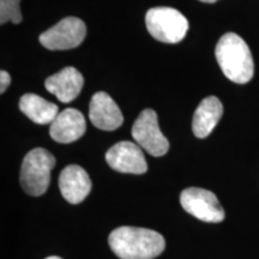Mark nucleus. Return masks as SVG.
Segmentation results:
<instances>
[{
    "mask_svg": "<svg viewBox=\"0 0 259 259\" xmlns=\"http://www.w3.org/2000/svg\"><path fill=\"white\" fill-rule=\"evenodd\" d=\"M56 166V157L44 148H35L25 155L21 167L22 189L30 196H41L51 183V171Z\"/></svg>",
    "mask_w": 259,
    "mask_h": 259,
    "instance_id": "3",
    "label": "nucleus"
},
{
    "mask_svg": "<svg viewBox=\"0 0 259 259\" xmlns=\"http://www.w3.org/2000/svg\"><path fill=\"white\" fill-rule=\"evenodd\" d=\"M199 2L208 3V4H212V3H216V2H218V0H199Z\"/></svg>",
    "mask_w": 259,
    "mask_h": 259,
    "instance_id": "17",
    "label": "nucleus"
},
{
    "mask_svg": "<svg viewBox=\"0 0 259 259\" xmlns=\"http://www.w3.org/2000/svg\"><path fill=\"white\" fill-rule=\"evenodd\" d=\"M223 114V106L216 96H208L194 112L192 131L197 138H206L219 124Z\"/></svg>",
    "mask_w": 259,
    "mask_h": 259,
    "instance_id": "13",
    "label": "nucleus"
},
{
    "mask_svg": "<svg viewBox=\"0 0 259 259\" xmlns=\"http://www.w3.org/2000/svg\"><path fill=\"white\" fill-rule=\"evenodd\" d=\"M10 83H11V77H10L9 72H6L5 70H2V72H0V93L4 94L6 89L9 88Z\"/></svg>",
    "mask_w": 259,
    "mask_h": 259,
    "instance_id": "16",
    "label": "nucleus"
},
{
    "mask_svg": "<svg viewBox=\"0 0 259 259\" xmlns=\"http://www.w3.org/2000/svg\"><path fill=\"white\" fill-rule=\"evenodd\" d=\"M87 35L85 23L77 17H66L40 35V42L50 51H67L78 47Z\"/></svg>",
    "mask_w": 259,
    "mask_h": 259,
    "instance_id": "7",
    "label": "nucleus"
},
{
    "mask_svg": "<svg viewBox=\"0 0 259 259\" xmlns=\"http://www.w3.org/2000/svg\"><path fill=\"white\" fill-rule=\"evenodd\" d=\"M19 3L21 0H0V23H21L22 12L19 9Z\"/></svg>",
    "mask_w": 259,
    "mask_h": 259,
    "instance_id": "15",
    "label": "nucleus"
},
{
    "mask_svg": "<svg viewBox=\"0 0 259 259\" xmlns=\"http://www.w3.org/2000/svg\"><path fill=\"white\" fill-rule=\"evenodd\" d=\"M108 166L116 171L128 174H144L148 170L143 150L132 142H119L106 153Z\"/></svg>",
    "mask_w": 259,
    "mask_h": 259,
    "instance_id": "8",
    "label": "nucleus"
},
{
    "mask_svg": "<svg viewBox=\"0 0 259 259\" xmlns=\"http://www.w3.org/2000/svg\"><path fill=\"white\" fill-rule=\"evenodd\" d=\"M180 204L185 211L200 221L219 223L226 218L218 197L209 190L189 187L181 192Z\"/></svg>",
    "mask_w": 259,
    "mask_h": 259,
    "instance_id": "6",
    "label": "nucleus"
},
{
    "mask_svg": "<svg viewBox=\"0 0 259 259\" xmlns=\"http://www.w3.org/2000/svg\"><path fill=\"white\" fill-rule=\"evenodd\" d=\"M59 189L67 202L78 204L83 202L92 191V180L82 167L70 164L61 170Z\"/></svg>",
    "mask_w": 259,
    "mask_h": 259,
    "instance_id": "11",
    "label": "nucleus"
},
{
    "mask_svg": "<svg viewBox=\"0 0 259 259\" xmlns=\"http://www.w3.org/2000/svg\"><path fill=\"white\" fill-rule=\"evenodd\" d=\"M132 137L151 156L160 157L169 150V142L161 132L154 109H144L132 126Z\"/></svg>",
    "mask_w": 259,
    "mask_h": 259,
    "instance_id": "5",
    "label": "nucleus"
},
{
    "mask_svg": "<svg viewBox=\"0 0 259 259\" xmlns=\"http://www.w3.org/2000/svg\"><path fill=\"white\" fill-rule=\"evenodd\" d=\"M111 250L120 259H154L166 247L160 233L138 227H119L109 234Z\"/></svg>",
    "mask_w": 259,
    "mask_h": 259,
    "instance_id": "1",
    "label": "nucleus"
},
{
    "mask_svg": "<svg viewBox=\"0 0 259 259\" xmlns=\"http://www.w3.org/2000/svg\"><path fill=\"white\" fill-rule=\"evenodd\" d=\"M19 109L31 121L38 125L52 124L59 114V108L57 105L47 101L36 94H25L22 96L19 100Z\"/></svg>",
    "mask_w": 259,
    "mask_h": 259,
    "instance_id": "14",
    "label": "nucleus"
},
{
    "mask_svg": "<svg viewBox=\"0 0 259 259\" xmlns=\"http://www.w3.org/2000/svg\"><path fill=\"white\" fill-rule=\"evenodd\" d=\"M216 60L225 76L238 84L248 83L254 73V63L247 44L234 32H227L215 48Z\"/></svg>",
    "mask_w": 259,
    "mask_h": 259,
    "instance_id": "2",
    "label": "nucleus"
},
{
    "mask_svg": "<svg viewBox=\"0 0 259 259\" xmlns=\"http://www.w3.org/2000/svg\"><path fill=\"white\" fill-rule=\"evenodd\" d=\"M85 130V119L82 113L74 108H66L51 124L50 135L58 143L69 144L78 141Z\"/></svg>",
    "mask_w": 259,
    "mask_h": 259,
    "instance_id": "10",
    "label": "nucleus"
},
{
    "mask_svg": "<svg viewBox=\"0 0 259 259\" xmlns=\"http://www.w3.org/2000/svg\"><path fill=\"white\" fill-rule=\"evenodd\" d=\"M46 259H63V258H60V257H57V255H52V257H47Z\"/></svg>",
    "mask_w": 259,
    "mask_h": 259,
    "instance_id": "18",
    "label": "nucleus"
},
{
    "mask_svg": "<svg viewBox=\"0 0 259 259\" xmlns=\"http://www.w3.org/2000/svg\"><path fill=\"white\" fill-rule=\"evenodd\" d=\"M145 24L149 34L163 44H178L189 31V21L185 16L177 9L166 6L149 10L145 15Z\"/></svg>",
    "mask_w": 259,
    "mask_h": 259,
    "instance_id": "4",
    "label": "nucleus"
},
{
    "mask_svg": "<svg viewBox=\"0 0 259 259\" xmlns=\"http://www.w3.org/2000/svg\"><path fill=\"white\" fill-rule=\"evenodd\" d=\"M84 78L82 73L72 66H67L59 72L48 77L45 82L47 92H50L63 103L73 101L82 92Z\"/></svg>",
    "mask_w": 259,
    "mask_h": 259,
    "instance_id": "12",
    "label": "nucleus"
},
{
    "mask_svg": "<svg viewBox=\"0 0 259 259\" xmlns=\"http://www.w3.org/2000/svg\"><path fill=\"white\" fill-rule=\"evenodd\" d=\"M89 118L95 127L103 131H114L124 122L120 108L105 92H99L93 96L89 107Z\"/></svg>",
    "mask_w": 259,
    "mask_h": 259,
    "instance_id": "9",
    "label": "nucleus"
}]
</instances>
